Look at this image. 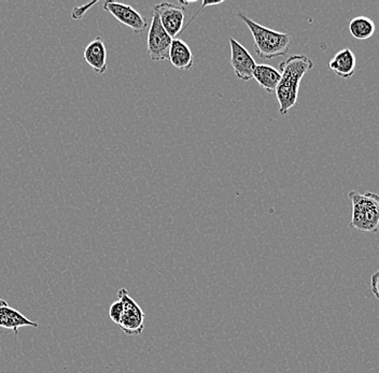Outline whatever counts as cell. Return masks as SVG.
<instances>
[{
	"label": "cell",
	"mask_w": 379,
	"mask_h": 373,
	"mask_svg": "<svg viewBox=\"0 0 379 373\" xmlns=\"http://www.w3.org/2000/svg\"><path fill=\"white\" fill-rule=\"evenodd\" d=\"M119 300L124 305V314L120 322L121 330L128 336H140L144 330V312L128 294L126 288L118 292Z\"/></svg>",
	"instance_id": "4"
},
{
	"label": "cell",
	"mask_w": 379,
	"mask_h": 373,
	"mask_svg": "<svg viewBox=\"0 0 379 373\" xmlns=\"http://www.w3.org/2000/svg\"><path fill=\"white\" fill-rule=\"evenodd\" d=\"M221 3H223L222 0H221V1H213V3H209V1H206V0H203V6H202L201 9H200V11H198V12H201L202 9H204V8L205 7H211V6H218L221 5ZM197 13H196V15H197Z\"/></svg>",
	"instance_id": "18"
},
{
	"label": "cell",
	"mask_w": 379,
	"mask_h": 373,
	"mask_svg": "<svg viewBox=\"0 0 379 373\" xmlns=\"http://www.w3.org/2000/svg\"><path fill=\"white\" fill-rule=\"evenodd\" d=\"M168 61L179 70H191L194 65L192 50L182 39H173L169 50Z\"/></svg>",
	"instance_id": "12"
},
{
	"label": "cell",
	"mask_w": 379,
	"mask_h": 373,
	"mask_svg": "<svg viewBox=\"0 0 379 373\" xmlns=\"http://www.w3.org/2000/svg\"><path fill=\"white\" fill-rule=\"evenodd\" d=\"M104 10L113 17L125 26L130 27L135 34H142L148 27V22L134 8L125 3H115L107 0L104 3Z\"/></svg>",
	"instance_id": "7"
},
{
	"label": "cell",
	"mask_w": 379,
	"mask_h": 373,
	"mask_svg": "<svg viewBox=\"0 0 379 373\" xmlns=\"http://www.w3.org/2000/svg\"><path fill=\"white\" fill-rule=\"evenodd\" d=\"M349 32L356 39H369L376 32V25L372 19L360 15V17H353V20L350 21Z\"/></svg>",
	"instance_id": "14"
},
{
	"label": "cell",
	"mask_w": 379,
	"mask_h": 373,
	"mask_svg": "<svg viewBox=\"0 0 379 373\" xmlns=\"http://www.w3.org/2000/svg\"><path fill=\"white\" fill-rule=\"evenodd\" d=\"M240 20L247 25L255 40V52L257 57L264 59H273L279 57H286L292 47L291 36L286 32H279L262 26L252 21L245 13L238 12Z\"/></svg>",
	"instance_id": "2"
},
{
	"label": "cell",
	"mask_w": 379,
	"mask_h": 373,
	"mask_svg": "<svg viewBox=\"0 0 379 373\" xmlns=\"http://www.w3.org/2000/svg\"><path fill=\"white\" fill-rule=\"evenodd\" d=\"M379 373V372H378Z\"/></svg>",
	"instance_id": "19"
},
{
	"label": "cell",
	"mask_w": 379,
	"mask_h": 373,
	"mask_svg": "<svg viewBox=\"0 0 379 373\" xmlns=\"http://www.w3.org/2000/svg\"><path fill=\"white\" fill-rule=\"evenodd\" d=\"M21 327H39L38 323L27 319L20 311L8 305L7 301L0 299V328L11 330L17 336Z\"/></svg>",
	"instance_id": "9"
},
{
	"label": "cell",
	"mask_w": 379,
	"mask_h": 373,
	"mask_svg": "<svg viewBox=\"0 0 379 373\" xmlns=\"http://www.w3.org/2000/svg\"><path fill=\"white\" fill-rule=\"evenodd\" d=\"M371 290H372L373 295L379 299V269L371 278Z\"/></svg>",
	"instance_id": "17"
},
{
	"label": "cell",
	"mask_w": 379,
	"mask_h": 373,
	"mask_svg": "<svg viewBox=\"0 0 379 373\" xmlns=\"http://www.w3.org/2000/svg\"><path fill=\"white\" fill-rule=\"evenodd\" d=\"M148 53L153 61H166L169 57L173 38L162 26L157 13L152 12L151 25L148 34Z\"/></svg>",
	"instance_id": "5"
},
{
	"label": "cell",
	"mask_w": 379,
	"mask_h": 373,
	"mask_svg": "<svg viewBox=\"0 0 379 373\" xmlns=\"http://www.w3.org/2000/svg\"><path fill=\"white\" fill-rule=\"evenodd\" d=\"M153 12L159 17L162 26L173 39H176L184 30L186 10L184 6H175L169 3H161L155 6Z\"/></svg>",
	"instance_id": "6"
},
{
	"label": "cell",
	"mask_w": 379,
	"mask_h": 373,
	"mask_svg": "<svg viewBox=\"0 0 379 373\" xmlns=\"http://www.w3.org/2000/svg\"><path fill=\"white\" fill-rule=\"evenodd\" d=\"M353 203L350 227L362 232H377L379 226V195L367 192L360 194L351 190L348 194Z\"/></svg>",
	"instance_id": "3"
},
{
	"label": "cell",
	"mask_w": 379,
	"mask_h": 373,
	"mask_svg": "<svg viewBox=\"0 0 379 373\" xmlns=\"http://www.w3.org/2000/svg\"><path fill=\"white\" fill-rule=\"evenodd\" d=\"M253 79L266 93L272 94L276 92L279 81L282 79V74L274 67L265 65V63H260L255 67Z\"/></svg>",
	"instance_id": "13"
},
{
	"label": "cell",
	"mask_w": 379,
	"mask_h": 373,
	"mask_svg": "<svg viewBox=\"0 0 379 373\" xmlns=\"http://www.w3.org/2000/svg\"><path fill=\"white\" fill-rule=\"evenodd\" d=\"M313 66V61L306 55H292L280 63L279 72L282 79L276 88V97L279 113L282 117L298 103L302 79Z\"/></svg>",
	"instance_id": "1"
},
{
	"label": "cell",
	"mask_w": 379,
	"mask_h": 373,
	"mask_svg": "<svg viewBox=\"0 0 379 373\" xmlns=\"http://www.w3.org/2000/svg\"><path fill=\"white\" fill-rule=\"evenodd\" d=\"M123 314H124V305L122 301L121 300L115 301L109 308V316H110L111 321L115 324H120Z\"/></svg>",
	"instance_id": "15"
},
{
	"label": "cell",
	"mask_w": 379,
	"mask_h": 373,
	"mask_svg": "<svg viewBox=\"0 0 379 373\" xmlns=\"http://www.w3.org/2000/svg\"><path fill=\"white\" fill-rule=\"evenodd\" d=\"M231 65L236 77L242 81L253 79L257 63L247 49L234 38H230Z\"/></svg>",
	"instance_id": "8"
},
{
	"label": "cell",
	"mask_w": 379,
	"mask_h": 373,
	"mask_svg": "<svg viewBox=\"0 0 379 373\" xmlns=\"http://www.w3.org/2000/svg\"><path fill=\"white\" fill-rule=\"evenodd\" d=\"M96 1H93V3H88V5L81 6V7L75 8L74 10H72V12H71V19H72V20H81V19L84 17V15L86 14V12H88V9H90V8L91 7H93Z\"/></svg>",
	"instance_id": "16"
},
{
	"label": "cell",
	"mask_w": 379,
	"mask_h": 373,
	"mask_svg": "<svg viewBox=\"0 0 379 373\" xmlns=\"http://www.w3.org/2000/svg\"><path fill=\"white\" fill-rule=\"evenodd\" d=\"M329 67L336 76L348 80L355 74L357 57L350 49L340 50L336 54V57L331 59Z\"/></svg>",
	"instance_id": "11"
},
{
	"label": "cell",
	"mask_w": 379,
	"mask_h": 373,
	"mask_svg": "<svg viewBox=\"0 0 379 373\" xmlns=\"http://www.w3.org/2000/svg\"><path fill=\"white\" fill-rule=\"evenodd\" d=\"M84 57L96 74H104L107 71V49L101 37L95 38L86 46Z\"/></svg>",
	"instance_id": "10"
}]
</instances>
